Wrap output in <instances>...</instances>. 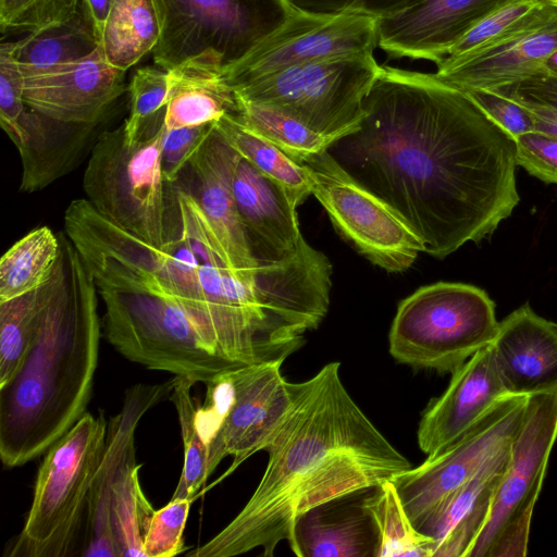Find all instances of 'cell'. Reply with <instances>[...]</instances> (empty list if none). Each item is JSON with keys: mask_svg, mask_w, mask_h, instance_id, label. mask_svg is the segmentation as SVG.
<instances>
[{"mask_svg": "<svg viewBox=\"0 0 557 557\" xmlns=\"http://www.w3.org/2000/svg\"><path fill=\"white\" fill-rule=\"evenodd\" d=\"M377 24V18L362 14H317L297 9L278 30L222 70L221 78L234 90L292 65L373 53L379 40Z\"/></svg>", "mask_w": 557, "mask_h": 557, "instance_id": "cell-15", "label": "cell"}, {"mask_svg": "<svg viewBox=\"0 0 557 557\" xmlns=\"http://www.w3.org/2000/svg\"><path fill=\"white\" fill-rule=\"evenodd\" d=\"M515 141L518 165L541 181L557 184V138L532 132Z\"/></svg>", "mask_w": 557, "mask_h": 557, "instance_id": "cell-44", "label": "cell"}, {"mask_svg": "<svg viewBox=\"0 0 557 557\" xmlns=\"http://www.w3.org/2000/svg\"><path fill=\"white\" fill-rule=\"evenodd\" d=\"M298 10L317 14L356 13L381 20L398 15L424 0H288Z\"/></svg>", "mask_w": 557, "mask_h": 557, "instance_id": "cell-43", "label": "cell"}, {"mask_svg": "<svg viewBox=\"0 0 557 557\" xmlns=\"http://www.w3.org/2000/svg\"><path fill=\"white\" fill-rule=\"evenodd\" d=\"M510 448L488 459L457 488L421 530L434 540L433 557H468L483 531L510 460Z\"/></svg>", "mask_w": 557, "mask_h": 557, "instance_id": "cell-24", "label": "cell"}, {"mask_svg": "<svg viewBox=\"0 0 557 557\" xmlns=\"http://www.w3.org/2000/svg\"><path fill=\"white\" fill-rule=\"evenodd\" d=\"M82 4L83 0H0V28L33 33L69 21Z\"/></svg>", "mask_w": 557, "mask_h": 557, "instance_id": "cell-39", "label": "cell"}, {"mask_svg": "<svg viewBox=\"0 0 557 557\" xmlns=\"http://www.w3.org/2000/svg\"><path fill=\"white\" fill-rule=\"evenodd\" d=\"M112 1L113 0H83V4L92 21L96 34L100 41Z\"/></svg>", "mask_w": 557, "mask_h": 557, "instance_id": "cell-45", "label": "cell"}, {"mask_svg": "<svg viewBox=\"0 0 557 557\" xmlns=\"http://www.w3.org/2000/svg\"><path fill=\"white\" fill-rule=\"evenodd\" d=\"M363 108L359 125L327 152L424 252L444 258L479 243L512 213L516 141L466 91L435 73L382 65Z\"/></svg>", "mask_w": 557, "mask_h": 557, "instance_id": "cell-1", "label": "cell"}, {"mask_svg": "<svg viewBox=\"0 0 557 557\" xmlns=\"http://www.w3.org/2000/svg\"><path fill=\"white\" fill-rule=\"evenodd\" d=\"M170 399L175 406L184 446V465L171 499L193 498L207 479L208 444L197 422L198 407L191 394L196 383L187 376L175 375ZM195 500V499H194Z\"/></svg>", "mask_w": 557, "mask_h": 557, "instance_id": "cell-36", "label": "cell"}, {"mask_svg": "<svg viewBox=\"0 0 557 557\" xmlns=\"http://www.w3.org/2000/svg\"><path fill=\"white\" fill-rule=\"evenodd\" d=\"M65 276L12 377L0 386V457L8 468L44 455L84 414L98 364L97 285L65 233Z\"/></svg>", "mask_w": 557, "mask_h": 557, "instance_id": "cell-3", "label": "cell"}, {"mask_svg": "<svg viewBox=\"0 0 557 557\" xmlns=\"http://www.w3.org/2000/svg\"><path fill=\"white\" fill-rule=\"evenodd\" d=\"M300 164L311 195L324 207L335 227L374 264L388 272H401L423 251L406 223L356 183L327 150Z\"/></svg>", "mask_w": 557, "mask_h": 557, "instance_id": "cell-12", "label": "cell"}, {"mask_svg": "<svg viewBox=\"0 0 557 557\" xmlns=\"http://www.w3.org/2000/svg\"><path fill=\"white\" fill-rule=\"evenodd\" d=\"M540 1L550 4V5H554V7H557V0H540Z\"/></svg>", "mask_w": 557, "mask_h": 557, "instance_id": "cell-47", "label": "cell"}, {"mask_svg": "<svg viewBox=\"0 0 557 557\" xmlns=\"http://www.w3.org/2000/svg\"><path fill=\"white\" fill-rule=\"evenodd\" d=\"M100 48L92 21L82 4L69 21L29 33L14 42V58L23 77H32L82 60Z\"/></svg>", "mask_w": 557, "mask_h": 557, "instance_id": "cell-27", "label": "cell"}, {"mask_svg": "<svg viewBox=\"0 0 557 557\" xmlns=\"http://www.w3.org/2000/svg\"><path fill=\"white\" fill-rule=\"evenodd\" d=\"M168 72L166 129L209 124L237 112L235 95L223 83L221 70L188 62Z\"/></svg>", "mask_w": 557, "mask_h": 557, "instance_id": "cell-26", "label": "cell"}, {"mask_svg": "<svg viewBox=\"0 0 557 557\" xmlns=\"http://www.w3.org/2000/svg\"><path fill=\"white\" fill-rule=\"evenodd\" d=\"M527 398V395L503 397L453 444L392 480L419 531L488 459L512 444L523 421Z\"/></svg>", "mask_w": 557, "mask_h": 557, "instance_id": "cell-13", "label": "cell"}, {"mask_svg": "<svg viewBox=\"0 0 557 557\" xmlns=\"http://www.w3.org/2000/svg\"><path fill=\"white\" fill-rule=\"evenodd\" d=\"M376 547L374 525L360 504L343 510H329L324 505L297 521L293 553L298 557H375Z\"/></svg>", "mask_w": 557, "mask_h": 557, "instance_id": "cell-25", "label": "cell"}, {"mask_svg": "<svg viewBox=\"0 0 557 557\" xmlns=\"http://www.w3.org/2000/svg\"><path fill=\"white\" fill-rule=\"evenodd\" d=\"M213 123L172 129L163 128L161 168L166 182L174 184L177 181L181 172L189 164L191 158L213 131Z\"/></svg>", "mask_w": 557, "mask_h": 557, "instance_id": "cell-41", "label": "cell"}, {"mask_svg": "<svg viewBox=\"0 0 557 557\" xmlns=\"http://www.w3.org/2000/svg\"><path fill=\"white\" fill-rule=\"evenodd\" d=\"M544 71L554 77H557V50L545 61Z\"/></svg>", "mask_w": 557, "mask_h": 557, "instance_id": "cell-46", "label": "cell"}, {"mask_svg": "<svg viewBox=\"0 0 557 557\" xmlns=\"http://www.w3.org/2000/svg\"><path fill=\"white\" fill-rule=\"evenodd\" d=\"M97 288L106 307L107 338L128 360L205 384L237 369L207 344L172 299L143 289Z\"/></svg>", "mask_w": 557, "mask_h": 557, "instance_id": "cell-8", "label": "cell"}, {"mask_svg": "<svg viewBox=\"0 0 557 557\" xmlns=\"http://www.w3.org/2000/svg\"><path fill=\"white\" fill-rule=\"evenodd\" d=\"M556 13L557 7L540 0H511L473 26L444 60L458 59L492 48Z\"/></svg>", "mask_w": 557, "mask_h": 557, "instance_id": "cell-35", "label": "cell"}, {"mask_svg": "<svg viewBox=\"0 0 557 557\" xmlns=\"http://www.w3.org/2000/svg\"><path fill=\"white\" fill-rule=\"evenodd\" d=\"M507 395L488 345L451 372L446 391L429 403L419 422V448L434 457Z\"/></svg>", "mask_w": 557, "mask_h": 557, "instance_id": "cell-19", "label": "cell"}, {"mask_svg": "<svg viewBox=\"0 0 557 557\" xmlns=\"http://www.w3.org/2000/svg\"><path fill=\"white\" fill-rule=\"evenodd\" d=\"M511 0H424L379 20L377 46L392 58L429 60L436 65L481 20Z\"/></svg>", "mask_w": 557, "mask_h": 557, "instance_id": "cell-18", "label": "cell"}, {"mask_svg": "<svg viewBox=\"0 0 557 557\" xmlns=\"http://www.w3.org/2000/svg\"><path fill=\"white\" fill-rule=\"evenodd\" d=\"M131 111L123 123L127 141L163 125L169 99V72L159 66L138 69L128 86Z\"/></svg>", "mask_w": 557, "mask_h": 557, "instance_id": "cell-37", "label": "cell"}, {"mask_svg": "<svg viewBox=\"0 0 557 557\" xmlns=\"http://www.w3.org/2000/svg\"><path fill=\"white\" fill-rule=\"evenodd\" d=\"M214 127L238 154L282 185L297 206L311 195L304 166L246 126L236 113L224 114Z\"/></svg>", "mask_w": 557, "mask_h": 557, "instance_id": "cell-32", "label": "cell"}, {"mask_svg": "<svg viewBox=\"0 0 557 557\" xmlns=\"http://www.w3.org/2000/svg\"><path fill=\"white\" fill-rule=\"evenodd\" d=\"M136 457L120 471L112 491L111 527L117 557H146L144 536L156 511L145 495Z\"/></svg>", "mask_w": 557, "mask_h": 557, "instance_id": "cell-33", "label": "cell"}, {"mask_svg": "<svg viewBox=\"0 0 557 557\" xmlns=\"http://www.w3.org/2000/svg\"><path fill=\"white\" fill-rule=\"evenodd\" d=\"M160 25L152 0H113L100 41L109 64L126 71L152 51Z\"/></svg>", "mask_w": 557, "mask_h": 557, "instance_id": "cell-29", "label": "cell"}, {"mask_svg": "<svg viewBox=\"0 0 557 557\" xmlns=\"http://www.w3.org/2000/svg\"><path fill=\"white\" fill-rule=\"evenodd\" d=\"M235 98L240 121L299 164L326 151L334 141L276 108L236 95Z\"/></svg>", "mask_w": 557, "mask_h": 557, "instance_id": "cell-34", "label": "cell"}, {"mask_svg": "<svg viewBox=\"0 0 557 557\" xmlns=\"http://www.w3.org/2000/svg\"><path fill=\"white\" fill-rule=\"evenodd\" d=\"M466 92L494 123L513 139L535 132L533 115L515 100L487 89Z\"/></svg>", "mask_w": 557, "mask_h": 557, "instance_id": "cell-42", "label": "cell"}, {"mask_svg": "<svg viewBox=\"0 0 557 557\" xmlns=\"http://www.w3.org/2000/svg\"><path fill=\"white\" fill-rule=\"evenodd\" d=\"M557 50V13L486 50L437 64L436 76L463 91L492 90L544 71Z\"/></svg>", "mask_w": 557, "mask_h": 557, "instance_id": "cell-22", "label": "cell"}, {"mask_svg": "<svg viewBox=\"0 0 557 557\" xmlns=\"http://www.w3.org/2000/svg\"><path fill=\"white\" fill-rule=\"evenodd\" d=\"M360 506L376 532L375 557H433L434 540L414 527L392 480L374 487Z\"/></svg>", "mask_w": 557, "mask_h": 557, "instance_id": "cell-30", "label": "cell"}, {"mask_svg": "<svg viewBox=\"0 0 557 557\" xmlns=\"http://www.w3.org/2000/svg\"><path fill=\"white\" fill-rule=\"evenodd\" d=\"M492 90L523 106L534 117L535 132L557 138V77L543 71Z\"/></svg>", "mask_w": 557, "mask_h": 557, "instance_id": "cell-38", "label": "cell"}, {"mask_svg": "<svg viewBox=\"0 0 557 557\" xmlns=\"http://www.w3.org/2000/svg\"><path fill=\"white\" fill-rule=\"evenodd\" d=\"M13 50L14 42L0 46V124L21 157L20 190L34 193L71 172L101 133L98 124L64 123L32 110Z\"/></svg>", "mask_w": 557, "mask_h": 557, "instance_id": "cell-14", "label": "cell"}, {"mask_svg": "<svg viewBox=\"0 0 557 557\" xmlns=\"http://www.w3.org/2000/svg\"><path fill=\"white\" fill-rule=\"evenodd\" d=\"M236 154L213 126V131L188 164L197 181L196 194H191L233 268L253 271L263 263H259L251 252L236 207L232 186Z\"/></svg>", "mask_w": 557, "mask_h": 557, "instance_id": "cell-23", "label": "cell"}, {"mask_svg": "<svg viewBox=\"0 0 557 557\" xmlns=\"http://www.w3.org/2000/svg\"><path fill=\"white\" fill-rule=\"evenodd\" d=\"M381 70L373 53L333 57L273 72L233 92L276 108L336 140L359 125L364 99Z\"/></svg>", "mask_w": 557, "mask_h": 557, "instance_id": "cell-10", "label": "cell"}, {"mask_svg": "<svg viewBox=\"0 0 557 557\" xmlns=\"http://www.w3.org/2000/svg\"><path fill=\"white\" fill-rule=\"evenodd\" d=\"M161 127L127 141L123 126L98 137L84 172L86 199L104 218L162 247L182 231L176 188L161 168Z\"/></svg>", "mask_w": 557, "mask_h": 557, "instance_id": "cell-5", "label": "cell"}, {"mask_svg": "<svg viewBox=\"0 0 557 557\" xmlns=\"http://www.w3.org/2000/svg\"><path fill=\"white\" fill-rule=\"evenodd\" d=\"M269 461L243 509L191 557H233L256 548L293 552L308 511L373 490L411 469L347 392L339 362L295 383L293 404L265 448Z\"/></svg>", "mask_w": 557, "mask_h": 557, "instance_id": "cell-2", "label": "cell"}, {"mask_svg": "<svg viewBox=\"0 0 557 557\" xmlns=\"http://www.w3.org/2000/svg\"><path fill=\"white\" fill-rule=\"evenodd\" d=\"M490 345L507 394L557 389V324L528 304L498 322Z\"/></svg>", "mask_w": 557, "mask_h": 557, "instance_id": "cell-21", "label": "cell"}, {"mask_svg": "<svg viewBox=\"0 0 557 557\" xmlns=\"http://www.w3.org/2000/svg\"><path fill=\"white\" fill-rule=\"evenodd\" d=\"M62 246L48 226L32 230L15 242L0 260V302L42 285L54 272Z\"/></svg>", "mask_w": 557, "mask_h": 557, "instance_id": "cell-31", "label": "cell"}, {"mask_svg": "<svg viewBox=\"0 0 557 557\" xmlns=\"http://www.w3.org/2000/svg\"><path fill=\"white\" fill-rule=\"evenodd\" d=\"M174 380L139 383L125 391L120 411L108 422L103 451L95 472L88 509V541L83 557H117L112 527L111 499L122 468L135 458V432L141 418L165 397Z\"/></svg>", "mask_w": 557, "mask_h": 557, "instance_id": "cell-17", "label": "cell"}, {"mask_svg": "<svg viewBox=\"0 0 557 557\" xmlns=\"http://www.w3.org/2000/svg\"><path fill=\"white\" fill-rule=\"evenodd\" d=\"M64 276L62 248L54 272L42 285L0 302V386L12 377L20 366Z\"/></svg>", "mask_w": 557, "mask_h": 557, "instance_id": "cell-28", "label": "cell"}, {"mask_svg": "<svg viewBox=\"0 0 557 557\" xmlns=\"http://www.w3.org/2000/svg\"><path fill=\"white\" fill-rule=\"evenodd\" d=\"M193 498L170 499L156 510L144 536L146 557H173L187 549L184 530Z\"/></svg>", "mask_w": 557, "mask_h": 557, "instance_id": "cell-40", "label": "cell"}, {"mask_svg": "<svg viewBox=\"0 0 557 557\" xmlns=\"http://www.w3.org/2000/svg\"><path fill=\"white\" fill-rule=\"evenodd\" d=\"M107 430L101 410L98 416L85 412L45 453L30 507L7 556L83 557L88 541L89 495Z\"/></svg>", "mask_w": 557, "mask_h": 557, "instance_id": "cell-4", "label": "cell"}, {"mask_svg": "<svg viewBox=\"0 0 557 557\" xmlns=\"http://www.w3.org/2000/svg\"><path fill=\"white\" fill-rule=\"evenodd\" d=\"M232 186L256 260L275 263L296 256L307 243L298 226L297 205L286 189L238 153Z\"/></svg>", "mask_w": 557, "mask_h": 557, "instance_id": "cell-20", "label": "cell"}, {"mask_svg": "<svg viewBox=\"0 0 557 557\" xmlns=\"http://www.w3.org/2000/svg\"><path fill=\"white\" fill-rule=\"evenodd\" d=\"M495 304L480 287L438 282L404 299L393 320L389 354L416 370L454 372L497 331Z\"/></svg>", "mask_w": 557, "mask_h": 557, "instance_id": "cell-6", "label": "cell"}, {"mask_svg": "<svg viewBox=\"0 0 557 557\" xmlns=\"http://www.w3.org/2000/svg\"><path fill=\"white\" fill-rule=\"evenodd\" d=\"M152 1L160 25L153 61L165 71L196 62L222 72L297 11L288 0Z\"/></svg>", "mask_w": 557, "mask_h": 557, "instance_id": "cell-7", "label": "cell"}, {"mask_svg": "<svg viewBox=\"0 0 557 557\" xmlns=\"http://www.w3.org/2000/svg\"><path fill=\"white\" fill-rule=\"evenodd\" d=\"M557 438V389L528 395L488 520L468 557L527 555L531 519Z\"/></svg>", "mask_w": 557, "mask_h": 557, "instance_id": "cell-11", "label": "cell"}, {"mask_svg": "<svg viewBox=\"0 0 557 557\" xmlns=\"http://www.w3.org/2000/svg\"><path fill=\"white\" fill-rule=\"evenodd\" d=\"M125 71L109 64L101 48L92 54L32 77H23L26 104L50 119L99 124L126 90Z\"/></svg>", "mask_w": 557, "mask_h": 557, "instance_id": "cell-16", "label": "cell"}, {"mask_svg": "<svg viewBox=\"0 0 557 557\" xmlns=\"http://www.w3.org/2000/svg\"><path fill=\"white\" fill-rule=\"evenodd\" d=\"M283 362L240 367L206 384V401L198 407L197 422L208 444L209 475L225 457L233 458L210 487L231 475L250 456L265 450L286 417L294 400L295 383L283 376Z\"/></svg>", "mask_w": 557, "mask_h": 557, "instance_id": "cell-9", "label": "cell"}]
</instances>
